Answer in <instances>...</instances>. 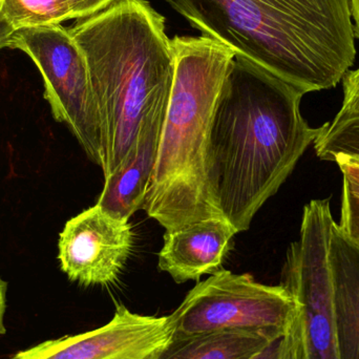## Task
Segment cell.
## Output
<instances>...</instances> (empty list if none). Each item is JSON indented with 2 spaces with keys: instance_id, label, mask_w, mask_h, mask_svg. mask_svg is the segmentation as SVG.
Instances as JSON below:
<instances>
[{
  "instance_id": "obj_1",
  "label": "cell",
  "mask_w": 359,
  "mask_h": 359,
  "mask_svg": "<svg viewBox=\"0 0 359 359\" xmlns=\"http://www.w3.org/2000/svg\"><path fill=\"white\" fill-rule=\"evenodd\" d=\"M306 93L234 57L211 124L207 170L221 215L247 231L322 132L304 119Z\"/></svg>"
},
{
  "instance_id": "obj_2",
  "label": "cell",
  "mask_w": 359,
  "mask_h": 359,
  "mask_svg": "<svg viewBox=\"0 0 359 359\" xmlns=\"http://www.w3.org/2000/svg\"><path fill=\"white\" fill-rule=\"evenodd\" d=\"M217 39L306 94L343 81L356 57L351 0H164Z\"/></svg>"
},
{
  "instance_id": "obj_3",
  "label": "cell",
  "mask_w": 359,
  "mask_h": 359,
  "mask_svg": "<svg viewBox=\"0 0 359 359\" xmlns=\"http://www.w3.org/2000/svg\"><path fill=\"white\" fill-rule=\"evenodd\" d=\"M86 57L100 116L104 179L119 170L175 75L165 17L147 0H117L69 27Z\"/></svg>"
},
{
  "instance_id": "obj_4",
  "label": "cell",
  "mask_w": 359,
  "mask_h": 359,
  "mask_svg": "<svg viewBox=\"0 0 359 359\" xmlns=\"http://www.w3.org/2000/svg\"><path fill=\"white\" fill-rule=\"evenodd\" d=\"M170 42L174 82L142 208L166 231L223 217L211 194L207 157L215 107L236 57L208 36Z\"/></svg>"
},
{
  "instance_id": "obj_5",
  "label": "cell",
  "mask_w": 359,
  "mask_h": 359,
  "mask_svg": "<svg viewBox=\"0 0 359 359\" xmlns=\"http://www.w3.org/2000/svg\"><path fill=\"white\" fill-rule=\"evenodd\" d=\"M170 316L174 339L228 330L280 337L294 325L297 304L282 284H261L250 274L219 270L196 284Z\"/></svg>"
},
{
  "instance_id": "obj_6",
  "label": "cell",
  "mask_w": 359,
  "mask_h": 359,
  "mask_svg": "<svg viewBox=\"0 0 359 359\" xmlns=\"http://www.w3.org/2000/svg\"><path fill=\"white\" fill-rule=\"evenodd\" d=\"M335 224L328 198L308 203L283 270L282 285L297 304L304 359H339L329 262Z\"/></svg>"
},
{
  "instance_id": "obj_7",
  "label": "cell",
  "mask_w": 359,
  "mask_h": 359,
  "mask_svg": "<svg viewBox=\"0 0 359 359\" xmlns=\"http://www.w3.org/2000/svg\"><path fill=\"white\" fill-rule=\"evenodd\" d=\"M8 48L31 57L53 117L65 123L93 163L102 166L100 116L83 53L61 25L15 31Z\"/></svg>"
},
{
  "instance_id": "obj_8",
  "label": "cell",
  "mask_w": 359,
  "mask_h": 359,
  "mask_svg": "<svg viewBox=\"0 0 359 359\" xmlns=\"http://www.w3.org/2000/svg\"><path fill=\"white\" fill-rule=\"evenodd\" d=\"M172 337L170 316H141L119 305L100 328L43 341L11 359H159Z\"/></svg>"
},
{
  "instance_id": "obj_9",
  "label": "cell",
  "mask_w": 359,
  "mask_h": 359,
  "mask_svg": "<svg viewBox=\"0 0 359 359\" xmlns=\"http://www.w3.org/2000/svg\"><path fill=\"white\" fill-rule=\"evenodd\" d=\"M134 238L128 219H118L94 205L69 219L61 231V270L82 286L113 284L132 253Z\"/></svg>"
},
{
  "instance_id": "obj_10",
  "label": "cell",
  "mask_w": 359,
  "mask_h": 359,
  "mask_svg": "<svg viewBox=\"0 0 359 359\" xmlns=\"http://www.w3.org/2000/svg\"><path fill=\"white\" fill-rule=\"evenodd\" d=\"M238 230L223 217H211L165 231L159 269L178 284L219 271Z\"/></svg>"
},
{
  "instance_id": "obj_11",
  "label": "cell",
  "mask_w": 359,
  "mask_h": 359,
  "mask_svg": "<svg viewBox=\"0 0 359 359\" xmlns=\"http://www.w3.org/2000/svg\"><path fill=\"white\" fill-rule=\"evenodd\" d=\"M168 100L145 120L134 147L119 170L104 179L96 204L113 217L130 221L137 210L143 208L155 168Z\"/></svg>"
},
{
  "instance_id": "obj_12",
  "label": "cell",
  "mask_w": 359,
  "mask_h": 359,
  "mask_svg": "<svg viewBox=\"0 0 359 359\" xmlns=\"http://www.w3.org/2000/svg\"><path fill=\"white\" fill-rule=\"evenodd\" d=\"M339 359H359V246L337 223L329 247Z\"/></svg>"
},
{
  "instance_id": "obj_13",
  "label": "cell",
  "mask_w": 359,
  "mask_h": 359,
  "mask_svg": "<svg viewBox=\"0 0 359 359\" xmlns=\"http://www.w3.org/2000/svg\"><path fill=\"white\" fill-rule=\"evenodd\" d=\"M278 337L261 331L228 330L172 339L159 359H250Z\"/></svg>"
},
{
  "instance_id": "obj_14",
  "label": "cell",
  "mask_w": 359,
  "mask_h": 359,
  "mask_svg": "<svg viewBox=\"0 0 359 359\" xmlns=\"http://www.w3.org/2000/svg\"><path fill=\"white\" fill-rule=\"evenodd\" d=\"M0 14L15 31L52 27L73 19L69 0H0Z\"/></svg>"
},
{
  "instance_id": "obj_15",
  "label": "cell",
  "mask_w": 359,
  "mask_h": 359,
  "mask_svg": "<svg viewBox=\"0 0 359 359\" xmlns=\"http://www.w3.org/2000/svg\"><path fill=\"white\" fill-rule=\"evenodd\" d=\"M313 144L316 156L324 161L339 155L359 158V118L335 126L327 122Z\"/></svg>"
},
{
  "instance_id": "obj_16",
  "label": "cell",
  "mask_w": 359,
  "mask_h": 359,
  "mask_svg": "<svg viewBox=\"0 0 359 359\" xmlns=\"http://www.w3.org/2000/svg\"><path fill=\"white\" fill-rule=\"evenodd\" d=\"M250 359H304L297 318L292 328Z\"/></svg>"
},
{
  "instance_id": "obj_17",
  "label": "cell",
  "mask_w": 359,
  "mask_h": 359,
  "mask_svg": "<svg viewBox=\"0 0 359 359\" xmlns=\"http://www.w3.org/2000/svg\"><path fill=\"white\" fill-rule=\"evenodd\" d=\"M339 229L359 246V194L343 181Z\"/></svg>"
},
{
  "instance_id": "obj_18",
  "label": "cell",
  "mask_w": 359,
  "mask_h": 359,
  "mask_svg": "<svg viewBox=\"0 0 359 359\" xmlns=\"http://www.w3.org/2000/svg\"><path fill=\"white\" fill-rule=\"evenodd\" d=\"M344 99L341 109L329 126H335L359 118V67L349 71L343 79Z\"/></svg>"
},
{
  "instance_id": "obj_19",
  "label": "cell",
  "mask_w": 359,
  "mask_h": 359,
  "mask_svg": "<svg viewBox=\"0 0 359 359\" xmlns=\"http://www.w3.org/2000/svg\"><path fill=\"white\" fill-rule=\"evenodd\" d=\"M332 162L339 165L343 174V181H345L352 190L359 194V158L339 155L337 156Z\"/></svg>"
},
{
  "instance_id": "obj_20",
  "label": "cell",
  "mask_w": 359,
  "mask_h": 359,
  "mask_svg": "<svg viewBox=\"0 0 359 359\" xmlns=\"http://www.w3.org/2000/svg\"><path fill=\"white\" fill-rule=\"evenodd\" d=\"M117 0H69L73 19H82L105 10Z\"/></svg>"
},
{
  "instance_id": "obj_21",
  "label": "cell",
  "mask_w": 359,
  "mask_h": 359,
  "mask_svg": "<svg viewBox=\"0 0 359 359\" xmlns=\"http://www.w3.org/2000/svg\"><path fill=\"white\" fill-rule=\"evenodd\" d=\"M14 33V27L0 14V50L8 48V42Z\"/></svg>"
},
{
  "instance_id": "obj_22",
  "label": "cell",
  "mask_w": 359,
  "mask_h": 359,
  "mask_svg": "<svg viewBox=\"0 0 359 359\" xmlns=\"http://www.w3.org/2000/svg\"><path fill=\"white\" fill-rule=\"evenodd\" d=\"M6 289H8V284L0 278V335H4L6 333L4 322L6 310Z\"/></svg>"
}]
</instances>
